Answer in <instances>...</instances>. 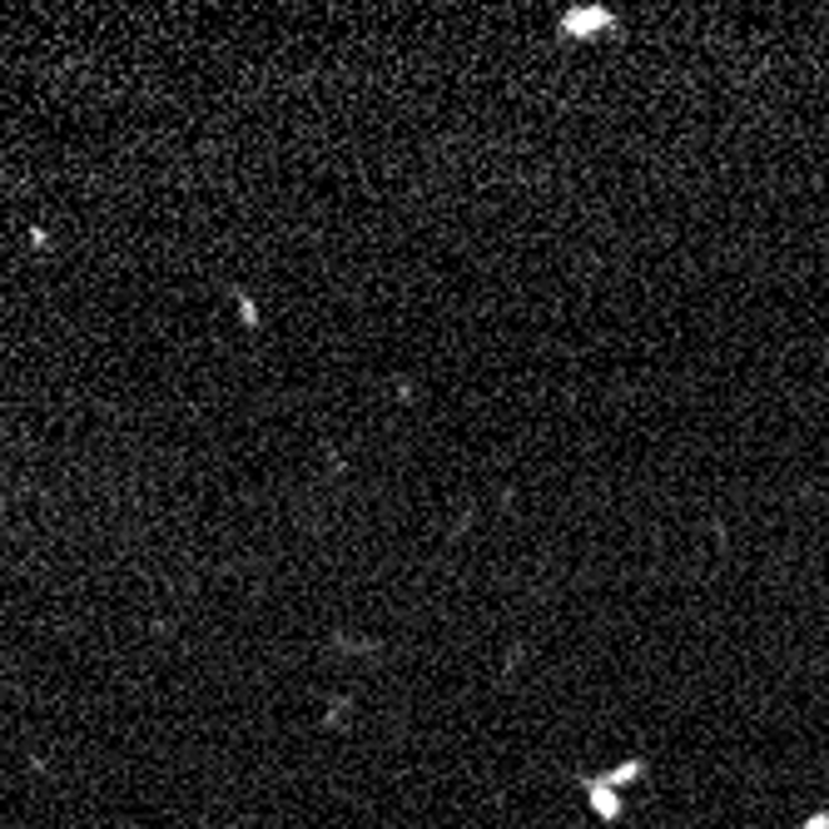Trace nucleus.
<instances>
[{"label": "nucleus", "mask_w": 829, "mask_h": 829, "mask_svg": "<svg viewBox=\"0 0 829 829\" xmlns=\"http://www.w3.org/2000/svg\"><path fill=\"white\" fill-rule=\"evenodd\" d=\"M557 30L567 40H591V36L616 30V16H611V10H601V6H577V10H567V16L557 20Z\"/></svg>", "instance_id": "f257e3e1"}]
</instances>
